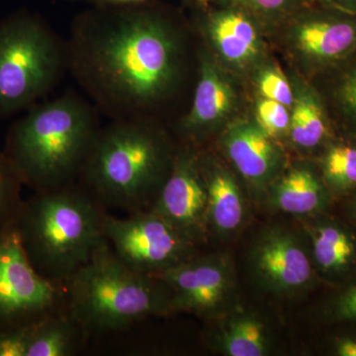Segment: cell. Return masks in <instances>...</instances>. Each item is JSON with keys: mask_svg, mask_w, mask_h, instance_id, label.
<instances>
[{"mask_svg": "<svg viewBox=\"0 0 356 356\" xmlns=\"http://www.w3.org/2000/svg\"><path fill=\"white\" fill-rule=\"evenodd\" d=\"M184 26L156 1L88 6L70 24L69 72L111 120H156L188 70Z\"/></svg>", "mask_w": 356, "mask_h": 356, "instance_id": "1", "label": "cell"}, {"mask_svg": "<svg viewBox=\"0 0 356 356\" xmlns=\"http://www.w3.org/2000/svg\"><path fill=\"white\" fill-rule=\"evenodd\" d=\"M99 111L72 91L42 100L9 127L3 153L35 192L77 184L99 132Z\"/></svg>", "mask_w": 356, "mask_h": 356, "instance_id": "2", "label": "cell"}, {"mask_svg": "<svg viewBox=\"0 0 356 356\" xmlns=\"http://www.w3.org/2000/svg\"><path fill=\"white\" fill-rule=\"evenodd\" d=\"M177 149L154 120H111L100 128L79 175L103 205L149 210L172 168Z\"/></svg>", "mask_w": 356, "mask_h": 356, "instance_id": "3", "label": "cell"}, {"mask_svg": "<svg viewBox=\"0 0 356 356\" xmlns=\"http://www.w3.org/2000/svg\"><path fill=\"white\" fill-rule=\"evenodd\" d=\"M102 205L81 184L35 192L23 201L15 228L33 267L67 284L106 241Z\"/></svg>", "mask_w": 356, "mask_h": 356, "instance_id": "4", "label": "cell"}, {"mask_svg": "<svg viewBox=\"0 0 356 356\" xmlns=\"http://www.w3.org/2000/svg\"><path fill=\"white\" fill-rule=\"evenodd\" d=\"M65 285L69 312L88 337L125 331L152 316L172 313L165 283L126 266L107 241Z\"/></svg>", "mask_w": 356, "mask_h": 356, "instance_id": "5", "label": "cell"}, {"mask_svg": "<svg viewBox=\"0 0 356 356\" xmlns=\"http://www.w3.org/2000/svg\"><path fill=\"white\" fill-rule=\"evenodd\" d=\"M67 72V42L39 14L18 10L0 19V119L42 102Z\"/></svg>", "mask_w": 356, "mask_h": 356, "instance_id": "6", "label": "cell"}, {"mask_svg": "<svg viewBox=\"0 0 356 356\" xmlns=\"http://www.w3.org/2000/svg\"><path fill=\"white\" fill-rule=\"evenodd\" d=\"M67 311V285L37 273L14 222L0 233V332L29 329Z\"/></svg>", "mask_w": 356, "mask_h": 356, "instance_id": "7", "label": "cell"}, {"mask_svg": "<svg viewBox=\"0 0 356 356\" xmlns=\"http://www.w3.org/2000/svg\"><path fill=\"white\" fill-rule=\"evenodd\" d=\"M103 231L114 254L147 275H158L194 257V243L151 210L131 213L124 219L106 214Z\"/></svg>", "mask_w": 356, "mask_h": 356, "instance_id": "8", "label": "cell"}, {"mask_svg": "<svg viewBox=\"0 0 356 356\" xmlns=\"http://www.w3.org/2000/svg\"><path fill=\"white\" fill-rule=\"evenodd\" d=\"M194 26L218 62L235 76H250L268 57L264 28L238 7L208 1L194 8Z\"/></svg>", "mask_w": 356, "mask_h": 356, "instance_id": "9", "label": "cell"}, {"mask_svg": "<svg viewBox=\"0 0 356 356\" xmlns=\"http://www.w3.org/2000/svg\"><path fill=\"white\" fill-rule=\"evenodd\" d=\"M278 32L288 55L302 70L322 69L356 51V16L317 4L302 7Z\"/></svg>", "mask_w": 356, "mask_h": 356, "instance_id": "10", "label": "cell"}, {"mask_svg": "<svg viewBox=\"0 0 356 356\" xmlns=\"http://www.w3.org/2000/svg\"><path fill=\"white\" fill-rule=\"evenodd\" d=\"M207 199L199 152L189 145L178 147L170 172L149 210L195 243L207 229Z\"/></svg>", "mask_w": 356, "mask_h": 356, "instance_id": "11", "label": "cell"}, {"mask_svg": "<svg viewBox=\"0 0 356 356\" xmlns=\"http://www.w3.org/2000/svg\"><path fill=\"white\" fill-rule=\"evenodd\" d=\"M233 74L201 44L191 106L178 121L186 144L197 143L231 123L240 102Z\"/></svg>", "mask_w": 356, "mask_h": 356, "instance_id": "12", "label": "cell"}, {"mask_svg": "<svg viewBox=\"0 0 356 356\" xmlns=\"http://www.w3.org/2000/svg\"><path fill=\"white\" fill-rule=\"evenodd\" d=\"M154 277L170 288L172 313L210 315L224 305L233 287L231 264L221 257H192Z\"/></svg>", "mask_w": 356, "mask_h": 356, "instance_id": "13", "label": "cell"}, {"mask_svg": "<svg viewBox=\"0 0 356 356\" xmlns=\"http://www.w3.org/2000/svg\"><path fill=\"white\" fill-rule=\"evenodd\" d=\"M252 266L257 280L276 294L300 292L313 276L305 248L291 234L280 229L259 238L252 250Z\"/></svg>", "mask_w": 356, "mask_h": 356, "instance_id": "14", "label": "cell"}, {"mask_svg": "<svg viewBox=\"0 0 356 356\" xmlns=\"http://www.w3.org/2000/svg\"><path fill=\"white\" fill-rule=\"evenodd\" d=\"M220 144L238 172L252 186L273 184L284 166V154L254 119H240L226 126Z\"/></svg>", "mask_w": 356, "mask_h": 356, "instance_id": "15", "label": "cell"}, {"mask_svg": "<svg viewBox=\"0 0 356 356\" xmlns=\"http://www.w3.org/2000/svg\"><path fill=\"white\" fill-rule=\"evenodd\" d=\"M199 163L207 189V229L220 235L235 233L245 217V199L238 182L209 154L199 152Z\"/></svg>", "mask_w": 356, "mask_h": 356, "instance_id": "16", "label": "cell"}, {"mask_svg": "<svg viewBox=\"0 0 356 356\" xmlns=\"http://www.w3.org/2000/svg\"><path fill=\"white\" fill-rule=\"evenodd\" d=\"M294 99L290 108V127L287 139L301 151L320 146L329 135V122L324 104L317 90L294 74L290 77Z\"/></svg>", "mask_w": 356, "mask_h": 356, "instance_id": "17", "label": "cell"}, {"mask_svg": "<svg viewBox=\"0 0 356 356\" xmlns=\"http://www.w3.org/2000/svg\"><path fill=\"white\" fill-rule=\"evenodd\" d=\"M270 186V202L283 212L311 214L324 203V186L308 165L291 166L281 172Z\"/></svg>", "mask_w": 356, "mask_h": 356, "instance_id": "18", "label": "cell"}, {"mask_svg": "<svg viewBox=\"0 0 356 356\" xmlns=\"http://www.w3.org/2000/svg\"><path fill=\"white\" fill-rule=\"evenodd\" d=\"M88 337L69 311L56 314L32 327L26 356L74 355Z\"/></svg>", "mask_w": 356, "mask_h": 356, "instance_id": "19", "label": "cell"}, {"mask_svg": "<svg viewBox=\"0 0 356 356\" xmlns=\"http://www.w3.org/2000/svg\"><path fill=\"white\" fill-rule=\"evenodd\" d=\"M216 341L218 348L229 356H264L269 350L266 325L252 314L229 318Z\"/></svg>", "mask_w": 356, "mask_h": 356, "instance_id": "20", "label": "cell"}, {"mask_svg": "<svg viewBox=\"0 0 356 356\" xmlns=\"http://www.w3.org/2000/svg\"><path fill=\"white\" fill-rule=\"evenodd\" d=\"M313 257L327 273L348 268L356 257V245L346 231L334 225H322L311 232Z\"/></svg>", "mask_w": 356, "mask_h": 356, "instance_id": "21", "label": "cell"}, {"mask_svg": "<svg viewBox=\"0 0 356 356\" xmlns=\"http://www.w3.org/2000/svg\"><path fill=\"white\" fill-rule=\"evenodd\" d=\"M238 7L261 23L267 34L278 32L290 17L310 0H208Z\"/></svg>", "mask_w": 356, "mask_h": 356, "instance_id": "22", "label": "cell"}, {"mask_svg": "<svg viewBox=\"0 0 356 356\" xmlns=\"http://www.w3.org/2000/svg\"><path fill=\"white\" fill-rule=\"evenodd\" d=\"M248 77L252 79L257 95L275 100L291 108L294 99L291 79L269 56L252 70Z\"/></svg>", "mask_w": 356, "mask_h": 356, "instance_id": "23", "label": "cell"}, {"mask_svg": "<svg viewBox=\"0 0 356 356\" xmlns=\"http://www.w3.org/2000/svg\"><path fill=\"white\" fill-rule=\"evenodd\" d=\"M325 181L337 191L356 186V147L336 145L327 149L322 161Z\"/></svg>", "mask_w": 356, "mask_h": 356, "instance_id": "24", "label": "cell"}, {"mask_svg": "<svg viewBox=\"0 0 356 356\" xmlns=\"http://www.w3.org/2000/svg\"><path fill=\"white\" fill-rule=\"evenodd\" d=\"M22 180L13 163L0 151V233L13 226L17 219L23 199Z\"/></svg>", "mask_w": 356, "mask_h": 356, "instance_id": "25", "label": "cell"}, {"mask_svg": "<svg viewBox=\"0 0 356 356\" xmlns=\"http://www.w3.org/2000/svg\"><path fill=\"white\" fill-rule=\"evenodd\" d=\"M254 120L274 140L286 139L290 127V109L285 105L257 95Z\"/></svg>", "mask_w": 356, "mask_h": 356, "instance_id": "26", "label": "cell"}, {"mask_svg": "<svg viewBox=\"0 0 356 356\" xmlns=\"http://www.w3.org/2000/svg\"><path fill=\"white\" fill-rule=\"evenodd\" d=\"M32 327L0 332V356H26Z\"/></svg>", "mask_w": 356, "mask_h": 356, "instance_id": "27", "label": "cell"}, {"mask_svg": "<svg viewBox=\"0 0 356 356\" xmlns=\"http://www.w3.org/2000/svg\"><path fill=\"white\" fill-rule=\"evenodd\" d=\"M332 313L339 320L356 321V284L339 295Z\"/></svg>", "mask_w": 356, "mask_h": 356, "instance_id": "28", "label": "cell"}, {"mask_svg": "<svg viewBox=\"0 0 356 356\" xmlns=\"http://www.w3.org/2000/svg\"><path fill=\"white\" fill-rule=\"evenodd\" d=\"M65 1L79 2V3L88 4V6H113L146 3V2L156 1V0H65ZM181 1L194 9L205 6L208 0H181Z\"/></svg>", "mask_w": 356, "mask_h": 356, "instance_id": "29", "label": "cell"}, {"mask_svg": "<svg viewBox=\"0 0 356 356\" xmlns=\"http://www.w3.org/2000/svg\"><path fill=\"white\" fill-rule=\"evenodd\" d=\"M341 97L344 106L356 120V70L344 79L341 88Z\"/></svg>", "mask_w": 356, "mask_h": 356, "instance_id": "30", "label": "cell"}, {"mask_svg": "<svg viewBox=\"0 0 356 356\" xmlns=\"http://www.w3.org/2000/svg\"><path fill=\"white\" fill-rule=\"evenodd\" d=\"M311 3L356 16V0H310Z\"/></svg>", "mask_w": 356, "mask_h": 356, "instance_id": "31", "label": "cell"}, {"mask_svg": "<svg viewBox=\"0 0 356 356\" xmlns=\"http://www.w3.org/2000/svg\"><path fill=\"white\" fill-rule=\"evenodd\" d=\"M336 350L341 356H356V339H341L337 343Z\"/></svg>", "mask_w": 356, "mask_h": 356, "instance_id": "32", "label": "cell"}]
</instances>
